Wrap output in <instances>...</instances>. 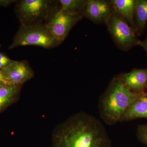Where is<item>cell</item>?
<instances>
[{
  "label": "cell",
  "instance_id": "6da1fadb",
  "mask_svg": "<svg viewBox=\"0 0 147 147\" xmlns=\"http://www.w3.org/2000/svg\"><path fill=\"white\" fill-rule=\"evenodd\" d=\"M53 147H112L105 127L94 116L76 113L57 127Z\"/></svg>",
  "mask_w": 147,
  "mask_h": 147
},
{
  "label": "cell",
  "instance_id": "7a4b0ae2",
  "mask_svg": "<svg viewBox=\"0 0 147 147\" xmlns=\"http://www.w3.org/2000/svg\"><path fill=\"white\" fill-rule=\"evenodd\" d=\"M142 94L130 90L120 74L115 76L99 98L98 108L100 118L108 125L115 124L119 122L127 109Z\"/></svg>",
  "mask_w": 147,
  "mask_h": 147
},
{
  "label": "cell",
  "instance_id": "3957f363",
  "mask_svg": "<svg viewBox=\"0 0 147 147\" xmlns=\"http://www.w3.org/2000/svg\"><path fill=\"white\" fill-rule=\"evenodd\" d=\"M60 44L51 34L47 24L21 25L9 48L12 49L26 45L52 48Z\"/></svg>",
  "mask_w": 147,
  "mask_h": 147
},
{
  "label": "cell",
  "instance_id": "277c9868",
  "mask_svg": "<svg viewBox=\"0 0 147 147\" xmlns=\"http://www.w3.org/2000/svg\"><path fill=\"white\" fill-rule=\"evenodd\" d=\"M105 24L113 41L120 50L128 51L139 45L140 40L136 33L126 19L115 10Z\"/></svg>",
  "mask_w": 147,
  "mask_h": 147
},
{
  "label": "cell",
  "instance_id": "5b68a950",
  "mask_svg": "<svg viewBox=\"0 0 147 147\" xmlns=\"http://www.w3.org/2000/svg\"><path fill=\"white\" fill-rule=\"evenodd\" d=\"M52 2L47 0H23L18 2L16 11L21 25L41 24L51 9Z\"/></svg>",
  "mask_w": 147,
  "mask_h": 147
},
{
  "label": "cell",
  "instance_id": "8992f818",
  "mask_svg": "<svg viewBox=\"0 0 147 147\" xmlns=\"http://www.w3.org/2000/svg\"><path fill=\"white\" fill-rule=\"evenodd\" d=\"M83 17L82 13L60 9L47 24V27L54 38L61 43L66 38L72 28Z\"/></svg>",
  "mask_w": 147,
  "mask_h": 147
},
{
  "label": "cell",
  "instance_id": "52a82bcc",
  "mask_svg": "<svg viewBox=\"0 0 147 147\" xmlns=\"http://www.w3.org/2000/svg\"><path fill=\"white\" fill-rule=\"evenodd\" d=\"M114 10L111 1L88 0L83 16L94 24H105Z\"/></svg>",
  "mask_w": 147,
  "mask_h": 147
},
{
  "label": "cell",
  "instance_id": "ba28073f",
  "mask_svg": "<svg viewBox=\"0 0 147 147\" xmlns=\"http://www.w3.org/2000/svg\"><path fill=\"white\" fill-rule=\"evenodd\" d=\"M7 84L23 85L34 76V73L26 61H13L10 65L2 69Z\"/></svg>",
  "mask_w": 147,
  "mask_h": 147
},
{
  "label": "cell",
  "instance_id": "9c48e42d",
  "mask_svg": "<svg viewBox=\"0 0 147 147\" xmlns=\"http://www.w3.org/2000/svg\"><path fill=\"white\" fill-rule=\"evenodd\" d=\"M120 75L124 84L131 91L139 94L147 92V67L134 69Z\"/></svg>",
  "mask_w": 147,
  "mask_h": 147
},
{
  "label": "cell",
  "instance_id": "30bf717a",
  "mask_svg": "<svg viewBox=\"0 0 147 147\" xmlns=\"http://www.w3.org/2000/svg\"><path fill=\"white\" fill-rule=\"evenodd\" d=\"M140 118L147 119V92L129 106L121 117L119 122H124Z\"/></svg>",
  "mask_w": 147,
  "mask_h": 147
},
{
  "label": "cell",
  "instance_id": "8fae6325",
  "mask_svg": "<svg viewBox=\"0 0 147 147\" xmlns=\"http://www.w3.org/2000/svg\"><path fill=\"white\" fill-rule=\"evenodd\" d=\"M114 10L121 15L136 32L135 12L137 0H112Z\"/></svg>",
  "mask_w": 147,
  "mask_h": 147
},
{
  "label": "cell",
  "instance_id": "7c38bea8",
  "mask_svg": "<svg viewBox=\"0 0 147 147\" xmlns=\"http://www.w3.org/2000/svg\"><path fill=\"white\" fill-rule=\"evenodd\" d=\"M22 86L5 85L0 86V113L16 101Z\"/></svg>",
  "mask_w": 147,
  "mask_h": 147
},
{
  "label": "cell",
  "instance_id": "4fadbf2b",
  "mask_svg": "<svg viewBox=\"0 0 147 147\" xmlns=\"http://www.w3.org/2000/svg\"><path fill=\"white\" fill-rule=\"evenodd\" d=\"M147 23V0H137L135 24L137 36L144 34Z\"/></svg>",
  "mask_w": 147,
  "mask_h": 147
},
{
  "label": "cell",
  "instance_id": "5bb4252c",
  "mask_svg": "<svg viewBox=\"0 0 147 147\" xmlns=\"http://www.w3.org/2000/svg\"><path fill=\"white\" fill-rule=\"evenodd\" d=\"M87 1L85 0H60L61 6V10H65L74 13H83Z\"/></svg>",
  "mask_w": 147,
  "mask_h": 147
},
{
  "label": "cell",
  "instance_id": "9a60e30c",
  "mask_svg": "<svg viewBox=\"0 0 147 147\" xmlns=\"http://www.w3.org/2000/svg\"><path fill=\"white\" fill-rule=\"evenodd\" d=\"M137 135L139 141L147 146V124L137 127Z\"/></svg>",
  "mask_w": 147,
  "mask_h": 147
},
{
  "label": "cell",
  "instance_id": "2e32d148",
  "mask_svg": "<svg viewBox=\"0 0 147 147\" xmlns=\"http://www.w3.org/2000/svg\"><path fill=\"white\" fill-rule=\"evenodd\" d=\"M13 61L5 54L0 52V69L6 68Z\"/></svg>",
  "mask_w": 147,
  "mask_h": 147
},
{
  "label": "cell",
  "instance_id": "e0dca14e",
  "mask_svg": "<svg viewBox=\"0 0 147 147\" xmlns=\"http://www.w3.org/2000/svg\"><path fill=\"white\" fill-rule=\"evenodd\" d=\"M16 1L14 0H0V6L6 7Z\"/></svg>",
  "mask_w": 147,
  "mask_h": 147
},
{
  "label": "cell",
  "instance_id": "ac0fdd59",
  "mask_svg": "<svg viewBox=\"0 0 147 147\" xmlns=\"http://www.w3.org/2000/svg\"><path fill=\"white\" fill-rule=\"evenodd\" d=\"M5 85H9V84H7V82L6 81L2 70L0 69V86Z\"/></svg>",
  "mask_w": 147,
  "mask_h": 147
},
{
  "label": "cell",
  "instance_id": "d6986e66",
  "mask_svg": "<svg viewBox=\"0 0 147 147\" xmlns=\"http://www.w3.org/2000/svg\"><path fill=\"white\" fill-rule=\"evenodd\" d=\"M138 45L142 47L147 53V34L146 38L144 40H140Z\"/></svg>",
  "mask_w": 147,
  "mask_h": 147
},
{
  "label": "cell",
  "instance_id": "ffe728a7",
  "mask_svg": "<svg viewBox=\"0 0 147 147\" xmlns=\"http://www.w3.org/2000/svg\"><path fill=\"white\" fill-rule=\"evenodd\" d=\"M0 47H1V45H0Z\"/></svg>",
  "mask_w": 147,
  "mask_h": 147
}]
</instances>
